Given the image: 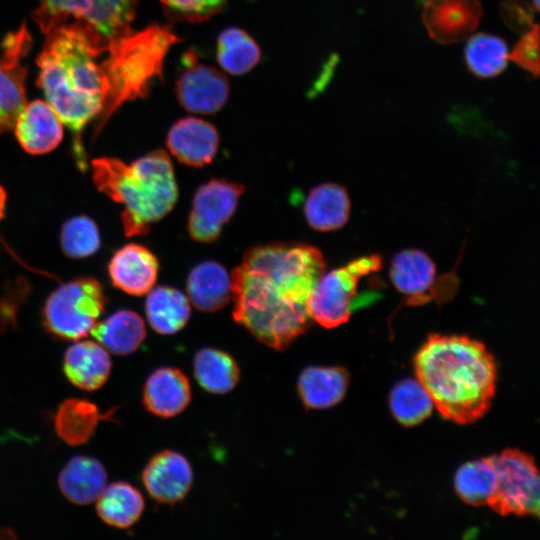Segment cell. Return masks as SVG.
I'll list each match as a JSON object with an SVG mask.
<instances>
[{
    "label": "cell",
    "mask_w": 540,
    "mask_h": 540,
    "mask_svg": "<svg viewBox=\"0 0 540 540\" xmlns=\"http://www.w3.org/2000/svg\"><path fill=\"white\" fill-rule=\"evenodd\" d=\"M350 209L346 188L331 182L314 187L304 203V215L309 226L321 232L342 228L349 219Z\"/></svg>",
    "instance_id": "obj_21"
},
{
    "label": "cell",
    "mask_w": 540,
    "mask_h": 540,
    "mask_svg": "<svg viewBox=\"0 0 540 540\" xmlns=\"http://www.w3.org/2000/svg\"><path fill=\"white\" fill-rule=\"evenodd\" d=\"M32 19L43 34L67 22H82L112 41L132 31L139 0H37Z\"/></svg>",
    "instance_id": "obj_6"
},
{
    "label": "cell",
    "mask_w": 540,
    "mask_h": 540,
    "mask_svg": "<svg viewBox=\"0 0 540 540\" xmlns=\"http://www.w3.org/2000/svg\"><path fill=\"white\" fill-rule=\"evenodd\" d=\"M260 58L258 44L246 31L230 27L219 34L216 59L225 72L234 76L244 75L259 63Z\"/></svg>",
    "instance_id": "obj_30"
},
{
    "label": "cell",
    "mask_w": 540,
    "mask_h": 540,
    "mask_svg": "<svg viewBox=\"0 0 540 540\" xmlns=\"http://www.w3.org/2000/svg\"><path fill=\"white\" fill-rule=\"evenodd\" d=\"M91 167L98 190L124 206L121 220L127 237L146 235L177 202L174 167L163 149L130 164L112 157L95 158Z\"/></svg>",
    "instance_id": "obj_4"
},
{
    "label": "cell",
    "mask_w": 540,
    "mask_h": 540,
    "mask_svg": "<svg viewBox=\"0 0 540 540\" xmlns=\"http://www.w3.org/2000/svg\"><path fill=\"white\" fill-rule=\"evenodd\" d=\"M148 293L145 312L154 331L171 335L187 324L191 309L189 299L181 291L169 286H157Z\"/></svg>",
    "instance_id": "obj_27"
},
{
    "label": "cell",
    "mask_w": 540,
    "mask_h": 540,
    "mask_svg": "<svg viewBox=\"0 0 540 540\" xmlns=\"http://www.w3.org/2000/svg\"><path fill=\"white\" fill-rule=\"evenodd\" d=\"M111 367L109 354L94 341L71 345L63 357L65 376L74 386L85 391L102 387L109 378Z\"/></svg>",
    "instance_id": "obj_20"
},
{
    "label": "cell",
    "mask_w": 540,
    "mask_h": 540,
    "mask_svg": "<svg viewBox=\"0 0 540 540\" xmlns=\"http://www.w3.org/2000/svg\"><path fill=\"white\" fill-rule=\"evenodd\" d=\"M508 59L533 76L539 75V26L535 24L515 44Z\"/></svg>",
    "instance_id": "obj_36"
},
{
    "label": "cell",
    "mask_w": 540,
    "mask_h": 540,
    "mask_svg": "<svg viewBox=\"0 0 540 540\" xmlns=\"http://www.w3.org/2000/svg\"><path fill=\"white\" fill-rule=\"evenodd\" d=\"M179 41L170 26L153 24L110 42L102 60L107 101L95 134L124 103L147 95L153 80L162 77L169 49Z\"/></svg>",
    "instance_id": "obj_5"
},
{
    "label": "cell",
    "mask_w": 540,
    "mask_h": 540,
    "mask_svg": "<svg viewBox=\"0 0 540 540\" xmlns=\"http://www.w3.org/2000/svg\"><path fill=\"white\" fill-rule=\"evenodd\" d=\"M490 459L496 486L487 505L502 516H538L540 483L532 457L509 449Z\"/></svg>",
    "instance_id": "obj_9"
},
{
    "label": "cell",
    "mask_w": 540,
    "mask_h": 540,
    "mask_svg": "<svg viewBox=\"0 0 540 540\" xmlns=\"http://www.w3.org/2000/svg\"><path fill=\"white\" fill-rule=\"evenodd\" d=\"M32 47L26 23L8 33L1 44L0 55V134L13 129L16 118L27 103L25 80L27 66L23 59Z\"/></svg>",
    "instance_id": "obj_12"
},
{
    "label": "cell",
    "mask_w": 540,
    "mask_h": 540,
    "mask_svg": "<svg viewBox=\"0 0 540 540\" xmlns=\"http://www.w3.org/2000/svg\"><path fill=\"white\" fill-rule=\"evenodd\" d=\"M60 242L67 256L74 259L88 257L100 248L98 226L88 216L72 217L62 226Z\"/></svg>",
    "instance_id": "obj_34"
},
{
    "label": "cell",
    "mask_w": 540,
    "mask_h": 540,
    "mask_svg": "<svg viewBox=\"0 0 540 540\" xmlns=\"http://www.w3.org/2000/svg\"><path fill=\"white\" fill-rule=\"evenodd\" d=\"M508 54L507 45L501 37L483 32L468 37L464 50L469 71L480 78L501 74L507 67Z\"/></svg>",
    "instance_id": "obj_31"
},
{
    "label": "cell",
    "mask_w": 540,
    "mask_h": 540,
    "mask_svg": "<svg viewBox=\"0 0 540 540\" xmlns=\"http://www.w3.org/2000/svg\"><path fill=\"white\" fill-rule=\"evenodd\" d=\"M105 304L101 284L92 277H80L49 295L42 312L43 324L58 338L79 340L90 333Z\"/></svg>",
    "instance_id": "obj_7"
},
{
    "label": "cell",
    "mask_w": 540,
    "mask_h": 540,
    "mask_svg": "<svg viewBox=\"0 0 540 540\" xmlns=\"http://www.w3.org/2000/svg\"><path fill=\"white\" fill-rule=\"evenodd\" d=\"M193 368L199 385L213 394L230 392L240 378V369L234 358L214 348L198 351L194 357Z\"/></svg>",
    "instance_id": "obj_29"
},
{
    "label": "cell",
    "mask_w": 540,
    "mask_h": 540,
    "mask_svg": "<svg viewBox=\"0 0 540 540\" xmlns=\"http://www.w3.org/2000/svg\"><path fill=\"white\" fill-rule=\"evenodd\" d=\"M5 205H6V192L4 188L0 185V221L4 217Z\"/></svg>",
    "instance_id": "obj_38"
},
{
    "label": "cell",
    "mask_w": 540,
    "mask_h": 540,
    "mask_svg": "<svg viewBox=\"0 0 540 540\" xmlns=\"http://www.w3.org/2000/svg\"><path fill=\"white\" fill-rule=\"evenodd\" d=\"M158 270L156 256L148 248L135 243L117 250L108 267L112 284L134 296L145 295L153 288Z\"/></svg>",
    "instance_id": "obj_18"
},
{
    "label": "cell",
    "mask_w": 540,
    "mask_h": 540,
    "mask_svg": "<svg viewBox=\"0 0 540 540\" xmlns=\"http://www.w3.org/2000/svg\"><path fill=\"white\" fill-rule=\"evenodd\" d=\"M349 374L342 367L311 366L298 380V392L309 409H326L338 404L346 394Z\"/></svg>",
    "instance_id": "obj_24"
},
{
    "label": "cell",
    "mask_w": 540,
    "mask_h": 540,
    "mask_svg": "<svg viewBox=\"0 0 540 540\" xmlns=\"http://www.w3.org/2000/svg\"><path fill=\"white\" fill-rule=\"evenodd\" d=\"M37 59V86L72 133V149L81 171L87 156L81 142L86 126L100 123L107 101V80L102 61L111 41L90 26L72 21L45 34Z\"/></svg>",
    "instance_id": "obj_2"
},
{
    "label": "cell",
    "mask_w": 540,
    "mask_h": 540,
    "mask_svg": "<svg viewBox=\"0 0 540 540\" xmlns=\"http://www.w3.org/2000/svg\"><path fill=\"white\" fill-rule=\"evenodd\" d=\"M244 191L241 184L217 178L199 186L188 217L190 237L201 243L217 240L234 215Z\"/></svg>",
    "instance_id": "obj_11"
},
{
    "label": "cell",
    "mask_w": 540,
    "mask_h": 540,
    "mask_svg": "<svg viewBox=\"0 0 540 540\" xmlns=\"http://www.w3.org/2000/svg\"><path fill=\"white\" fill-rule=\"evenodd\" d=\"M325 267L321 251L307 243L249 248L230 274L235 322L265 345L286 349L313 322L308 301Z\"/></svg>",
    "instance_id": "obj_1"
},
{
    "label": "cell",
    "mask_w": 540,
    "mask_h": 540,
    "mask_svg": "<svg viewBox=\"0 0 540 540\" xmlns=\"http://www.w3.org/2000/svg\"><path fill=\"white\" fill-rule=\"evenodd\" d=\"M228 0H160L164 12L173 21L198 23L219 13Z\"/></svg>",
    "instance_id": "obj_35"
},
{
    "label": "cell",
    "mask_w": 540,
    "mask_h": 540,
    "mask_svg": "<svg viewBox=\"0 0 540 540\" xmlns=\"http://www.w3.org/2000/svg\"><path fill=\"white\" fill-rule=\"evenodd\" d=\"M111 412H100L89 400L69 398L64 400L54 415V428L58 437L71 446L86 444L94 435L101 420L109 419Z\"/></svg>",
    "instance_id": "obj_25"
},
{
    "label": "cell",
    "mask_w": 540,
    "mask_h": 540,
    "mask_svg": "<svg viewBox=\"0 0 540 540\" xmlns=\"http://www.w3.org/2000/svg\"><path fill=\"white\" fill-rule=\"evenodd\" d=\"M532 6L538 12L539 11V0H532Z\"/></svg>",
    "instance_id": "obj_39"
},
{
    "label": "cell",
    "mask_w": 540,
    "mask_h": 540,
    "mask_svg": "<svg viewBox=\"0 0 540 540\" xmlns=\"http://www.w3.org/2000/svg\"><path fill=\"white\" fill-rule=\"evenodd\" d=\"M13 129L21 147L32 155L51 152L63 138V123L46 100L26 103Z\"/></svg>",
    "instance_id": "obj_17"
},
{
    "label": "cell",
    "mask_w": 540,
    "mask_h": 540,
    "mask_svg": "<svg viewBox=\"0 0 540 540\" xmlns=\"http://www.w3.org/2000/svg\"><path fill=\"white\" fill-rule=\"evenodd\" d=\"M482 14L479 0H427L422 9V21L433 40L454 44L472 35Z\"/></svg>",
    "instance_id": "obj_14"
},
{
    "label": "cell",
    "mask_w": 540,
    "mask_h": 540,
    "mask_svg": "<svg viewBox=\"0 0 540 540\" xmlns=\"http://www.w3.org/2000/svg\"><path fill=\"white\" fill-rule=\"evenodd\" d=\"M185 69L176 82L179 103L197 114H213L227 102L230 86L218 69L198 63L194 53L185 54Z\"/></svg>",
    "instance_id": "obj_13"
},
{
    "label": "cell",
    "mask_w": 540,
    "mask_h": 540,
    "mask_svg": "<svg viewBox=\"0 0 540 540\" xmlns=\"http://www.w3.org/2000/svg\"><path fill=\"white\" fill-rule=\"evenodd\" d=\"M394 418L404 426H414L424 421L432 412L433 402L416 379H406L392 389L389 398Z\"/></svg>",
    "instance_id": "obj_33"
},
{
    "label": "cell",
    "mask_w": 540,
    "mask_h": 540,
    "mask_svg": "<svg viewBox=\"0 0 540 540\" xmlns=\"http://www.w3.org/2000/svg\"><path fill=\"white\" fill-rule=\"evenodd\" d=\"M96 511L100 519L116 528L134 525L144 510L142 494L127 482H115L106 486L96 499Z\"/></svg>",
    "instance_id": "obj_28"
},
{
    "label": "cell",
    "mask_w": 540,
    "mask_h": 540,
    "mask_svg": "<svg viewBox=\"0 0 540 540\" xmlns=\"http://www.w3.org/2000/svg\"><path fill=\"white\" fill-rule=\"evenodd\" d=\"M537 12L526 0H502L500 16L504 23L517 33H525L534 23V13Z\"/></svg>",
    "instance_id": "obj_37"
},
{
    "label": "cell",
    "mask_w": 540,
    "mask_h": 540,
    "mask_svg": "<svg viewBox=\"0 0 540 540\" xmlns=\"http://www.w3.org/2000/svg\"><path fill=\"white\" fill-rule=\"evenodd\" d=\"M495 486L496 474L490 457L465 463L454 478L457 495L472 506L487 505Z\"/></svg>",
    "instance_id": "obj_32"
},
{
    "label": "cell",
    "mask_w": 540,
    "mask_h": 540,
    "mask_svg": "<svg viewBox=\"0 0 540 540\" xmlns=\"http://www.w3.org/2000/svg\"><path fill=\"white\" fill-rule=\"evenodd\" d=\"M381 267V256L372 254L323 273L308 301L311 319L328 329L348 322L356 308L361 278L379 271Z\"/></svg>",
    "instance_id": "obj_8"
},
{
    "label": "cell",
    "mask_w": 540,
    "mask_h": 540,
    "mask_svg": "<svg viewBox=\"0 0 540 540\" xmlns=\"http://www.w3.org/2000/svg\"><path fill=\"white\" fill-rule=\"evenodd\" d=\"M143 485L155 501L175 504L191 489L193 472L187 459L174 451L155 455L142 472Z\"/></svg>",
    "instance_id": "obj_15"
},
{
    "label": "cell",
    "mask_w": 540,
    "mask_h": 540,
    "mask_svg": "<svg viewBox=\"0 0 540 540\" xmlns=\"http://www.w3.org/2000/svg\"><path fill=\"white\" fill-rule=\"evenodd\" d=\"M186 290L189 300L198 310L217 311L231 298L230 274L214 260L203 261L190 271Z\"/></svg>",
    "instance_id": "obj_22"
},
{
    "label": "cell",
    "mask_w": 540,
    "mask_h": 540,
    "mask_svg": "<svg viewBox=\"0 0 540 540\" xmlns=\"http://www.w3.org/2000/svg\"><path fill=\"white\" fill-rule=\"evenodd\" d=\"M414 369L445 419L469 424L489 409L497 370L483 343L465 335L430 334L414 358Z\"/></svg>",
    "instance_id": "obj_3"
},
{
    "label": "cell",
    "mask_w": 540,
    "mask_h": 540,
    "mask_svg": "<svg viewBox=\"0 0 540 540\" xmlns=\"http://www.w3.org/2000/svg\"><path fill=\"white\" fill-rule=\"evenodd\" d=\"M90 334L111 353L128 355L143 343L146 329L143 319L136 312L121 309L96 323Z\"/></svg>",
    "instance_id": "obj_26"
},
{
    "label": "cell",
    "mask_w": 540,
    "mask_h": 540,
    "mask_svg": "<svg viewBox=\"0 0 540 540\" xmlns=\"http://www.w3.org/2000/svg\"><path fill=\"white\" fill-rule=\"evenodd\" d=\"M219 142L220 137L214 125L201 118L186 117L171 126L166 145L180 163L198 168L213 161Z\"/></svg>",
    "instance_id": "obj_16"
},
{
    "label": "cell",
    "mask_w": 540,
    "mask_h": 540,
    "mask_svg": "<svg viewBox=\"0 0 540 540\" xmlns=\"http://www.w3.org/2000/svg\"><path fill=\"white\" fill-rule=\"evenodd\" d=\"M191 400L190 383L185 374L172 367L155 370L143 389V404L147 411L171 418L185 410Z\"/></svg>",
    "instance_id": "obj_19"
},
{
    "label": "cell",
    "mask_w": 540,
    "mask_h": 540,
    "mask_svg": "<svg viewBox=\"0 0 540 540\" xmlns=\"http://www.w3.org/2000/svg\"><path fill=\"white\" fill-rule=\"evenodd\" d=\"M390 279L404 295L406 305H422L431 300L450 299L458 287V278L451 271L436 277V265L424 251L405 249L397 253L390 266Z\"/></svg>",
    "instance_id": "obj_10"
},
{
    "label": "cell",
    "mask_w": 540,
    "mask_h": 540,
    "mask_svg": "<svg viewBox=\"0 0 540 540\" xmlns=\"http://www.w3.org/2000/svg\"><path fill=\"white\" fill-rule=\"evenodd\" d=\"M107 472L100 461L89 456L71 458L61 470L58 485L70 502L87 505L106 487Z\"/></svg>",
    "instance_id": "obj_23"
}]
</instances>
